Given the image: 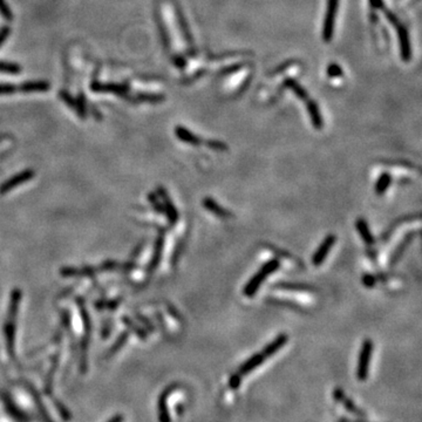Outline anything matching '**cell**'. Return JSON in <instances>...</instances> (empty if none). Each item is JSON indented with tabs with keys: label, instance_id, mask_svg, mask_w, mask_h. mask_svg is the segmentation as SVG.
Listing matches in <instances>:
<instances>
[{
	"label": "cell",
	"instance_id": "31",
	"mask_svg": "<svg viewBox=\"0 0 422 422\" xmlns=\"http://www.w3.org/2000/svg\"><path fill=\"white\" fill-rule=\"evenodd\" d=\"M18 88L11 83H0V95H7L13 94Z\"/></svg>",
	"mask_w": 422,
	"mask_h": 422
},
{
	"label": "cell",
	"instance_id": "2",
	"mask_svg": "<svg viewBox=\"0 0 422 422\" xmlns=\"http://www.w3.org/2000/svg\"><path fill=\"white\" fill-rule=\"evenodd\" d=\"M373 352V342L371 339H365L362 343L360 354H359L358 367H356V379L359 381H366L370 373V364Z\"/></svg>",
	"mask_w": 422,
	"mask_h": 422
},
{
	"label": "cell",
	"instance_id": "8",
	"mask_svg": "<svg viewBox=\"0 0 422 422\" xmlns=\"http://www.w3.org/2000/svg\"><path fill=\"white\" fill-rule=\"evenodd\" d=\"M62 277H93L98 273V269L93 267H65L60 270Z\"/></svg>",
	"mask_w": 422,
	"mask_h": 422
},
{
	"label": "cell",
	"instance_id": "38",
	"mask_svg": "<svg viewBox=\"0 0 422 422\" xmlns=\"http://www.w3.org/2000/svg\"><path fill=\"white\" fill-rule=\"evenodd\" d=\"M120 304V302H118V300H115V302H109V303H106V302H101V303H98V304H96V307H98L99 309H101V308H105V307H109V308H114V307H116V306Z\"/></svg>",
	"mask_w": 422,
	"mask_h": 422
},
{
	"label": "cell",
	"instance_id": "24",
	"mask_svg": "<svg viewBox=\"0 0 422 422\" xmlns=\"http://www.w3.org/2000/svg\"><path fill=\"white\" fill-rule=\"evenodd\" d=\"M122 321H123L124 325H126V326L128 328H130V330L133 331V332H135L137 334V336L140 337V339L146 340L147 334L145 333V331H143L142 328H140L139 326H137V325L135 323H134V321L131 320V319H129L128 317H123V318H122Z\"/></svg>",
	"mask_w": 422,
	"mask_h": 422
},
{
	"label": "cell",
	"instance_id": "15",
	"mask_svg": "<svg viewBox=\"0 0 422 422\" xmlns=\"http://www.w3.org/2000/svg\"><path fill=\"white\" fill-rule=\"evenodd\" d=\"M175 135L180 139L182 142L188 143V145L192 146H199L202 143V140L198 136H196L195 134H192V131L188 130L184 127H176L175 128Z\"/></svg>",
	"mask_w": 422,
	"mask_h": 422
},
{
	"label": "cell",
	"instance_id": "7",
	"mask_svg": "<svg viewBox=\"0 0 422 422\" xmlns=\"http://www.w3.org/2000/svg\"><path fill=\"white\" fill-rule=\"evenodd\" d=\"M157 193H158V198L162 201V204H163L164 208V214L167 216L169 223L171 225H175L177 223L178 221V211L177 209L175 208L174 203L171 202L170 197L168 196L167 192H165V189L163 187H157Z\"/></svg>",
	"mask_w": 422,
	"mask_h": 422
},
{
	"label": "cell",
	"instance_id": "43",
	"mask_svg": "<svg viewBox=\"0 0 422 422\" xmlns=\"http://www.w3.org/2000/svg\"><path fill=\"white\" fill-rule=\"evenodd\" d=\"M338 422H339V421H338Z\"/></svg>",
	"mask_w": 422,
	"mask_h": 422
},
{
	"label": "cell",
	"instance_id": "36",
	"mask_svg": "<svg viewBox=\"0 0 422 422\" xmlns=\"http://www.w3.org/2000/svg\"><path fill=\"white\" fill-rule=\"evenodd\" d=\"M137 318H139V320L143 324V326H145L147 330L150 331V332H154V326H153V324L150 323V319H147L146 317H143L142 314H139V313H137Z\"/></svg>",
	"mask_w": 422,
	"mask_h": 422
},
{
	"label": "cell",
	"instance_id": "32",
	"mask_svg": "<svg viewBox=\"0 0 422 422\" xmlns=\"http://www.w3.org/2000/svg\"><path fill=\"white\" fill-rule=\"evenodd\" d=\"M240 383H242V375H239L238 373H234L231 375L230 380H229V384H230V388L231 389H237L240 386Z\"/></svg>",
	"mask_w": 422,
	"mask_h": 422
},
{
	"label": "cell",
	"instance_id": "39",
	"mask_svg": "<svg viewBox=\"0 0 422 422\" xmlns=\"http://www.w3.org/2000/svg\"><path fill=\"white\" fill-rule=\"evenodd\" d=\"M9 33H11V30H9V27H7V26L2 27L1 30H0V46H1L2 43H4V41L6 40V38L8 37Z\"/></svg>",
	"mask_w": 422,
	"mask_h": 422
},
{
	"label": "cell",
	"instance_id": "4",
	"mask_svg": "<svg viewBox=\"0 0 422 422\" xmlns=\"http://www.w3.org/2000/svg\"><path fill=\"white\" fill-rule=\"evenodd\" d=\"M388 19L392 21L393 24H395L396 30H398V36H399V41H400V51H401V58L402 60L408 61L411 58V43H409L408 39V33L405 26L398 23L396 18L393 14H388Z\"/></svg>",
	"mask_w": 422,
	"mask_h": 422
},
{
	"label": "cell",
	"instance_id": "26",
	"mask_svg": "<svg viewBox=\"0 0 422 422\" xmlns=\"http://www.w3.org/2000/svg\"><path fill=\"white\" fill-rule=\"evenodd\" d=\"M148 201L150 204L153 205V209L157 212V214H164V208L163 204H162L161 201H159V198L157 197V195H155V193H148Z\"/></svg>",
	"mask_w": 422,
	"mask_h": 422
},
{
	"label": "cell",
	"instance_id": "22",
	"mask_svg": "<svg viewBox=\"0 0 422 422\" xmlns=\"http://www.w3.org/2000/svg\"><path fill=\"white\" fill-rule=\"evenodd\" d=\"M307 108H308V114H309V116H311L312 124H313V127L315 128V129H321V128H323V118H321V115H320V112H319L318 106L315 105L313 101H308Z\"/></svg>",
	"mask_w": 422,
	"mask_h": 422
},
{
	"label": "cell",
	"instance_id": "9",
	"mask_svg": "<svg viewBox=\"0 0 422 422\" xmlns=\"http://www.w3.org/2000/svg\"><path fill=\"white\" fill-rule=\"evenodd\" d=\"M202 204L204 206V209L210 211L211 214H214L215 216H217V217L222 218V220H227V218H231L233 216L230 211H228L227 209L221 206V204H218L211 197H205V198L203 199Z\"/></svg>",
	"mask_w": 422,
	"mask_h": 422
},
{
	"label": "cell",
	"instance_id": "34",
	"mask_svg": "<svg viewBox=\"0 0 422 422\" xmlns=\"http://www.w3.org/2000/svg\"><path fill=\"white\" fill-rule=\"evenodd\" d=\"M0 13L2 14V17H4L6 20H8V21L12 20L11 9L7 7V5L5 4L4 0H0Z\"/></svg>",
	"mask_w": 422,
	"mask_h": 422
},
{
	"label": "cell",
	"instance_id": "37",
	"mask_svg": "<svg viewBox=\"0 0 422 422\" xmlns=\"http://www.w3.org/2000/svg\"><path fill=\"white\" fill-rule=\"evenodd\" d=\"M344 396H345V392H344V389L342 387H336L333 390V399L336 402H340L343 400Z\"/></svg>",
	"mask_w": 422,
	"mask_h": 422
},
{
	"label": "cell",
	"instance_id": "25",
	"mask_svg": "<svg viewBox=\"0 0 422 422\" xmlns=\"http://www.w3.org/2000/svg\"><path fill=\"white\" fill-rule=\"evenodd\" d=\"M285 84H286L287 87H289L290 89H292V90H293V93H295L296 95L298 96V98L303 99V100H305V99H306V96H307V94H306L305 90L303 89V87L300 86V84L297 83L296 81H293V80H286Z\"/></svg>",
	"mask_w": 422,
	"mask_h": 422
},
{
	"label": "cell",
	"instance_id": "33",
	"mask_svg": "<svg viewBox=\"0 0 422 422\" xmlns=\"http://www.w3.org/2000/svg\"><path fill=\"white\" fill-rule=\"evenodd\" d=\"M208 146L210 147L211 149L214 150H218V152H224V150L228 149V147L225 143L221 142V141H215V140H210L208 142Z\"/></svg>",
	"mask_w": 422,
	"mask_h": 422
},
{
	"label": "cell",
	"instance_id": "30",
	"mask_svg": "<svg viewBox=\"0 0 422 422\" xmlns=\"http://www.w3.org/2000/svg\"><path fill=\"white\" fill-rule=\"evenodd\" d=\"M362 281V285L365 287H368V289H372L375 285V283H377V279H375V277L373 274L371 273H364V276L361 278Z\"/></svg>",
	"mask_w": 422,
	"mask_h": 422
},
{
	"label": "cell",
	"instance_id": "42",
	"mask_svg": "<svg viewBox=\"0 0 422 422\" xmlns=\"http://www.w3.org/2000/svg\"><path fill=\"white\" fill-rule=\"evenodd\" d=\"M339 422H365L362 420H351V419H347V418H342L339 420Z\"/></svg>",
	"mask_w": 422,
	"mask_h": 422
},
{
	"label": "cell",
	"instance_id": "18",
	"mask_svg": "<svg viewBox=\"0 0 422 422\" xmlns=\"http://www.w3.org/2000/svg\"><path fill=\"white\" fill-rule=\"evenodd\" d=\"M24 93L28 92H45L49 89V83L46 81H27L18 88Z\"/></svg>",
	"mask_w": 422,
	"mask_h": 422
},
{
	"label": "cell",
	"instance_id": "20",
	"mask_svg": "<svg viewBox=\"0 0 422 422\" xmlns=\"http://www.w3.org/2000/svg\"><path fill=\"white\" fill-rule=\"evenodd\" d=\"M273 287L285 291H295V292H314L315 291L312 286L299 283H278Z\"/></svg>",
	"mask_w": 422,
	"mask_h": 422
},
{
	"label": "cell",
	"instance_id": "19",
	"mask_svg": "<svg viewBox=\"0 0 422 422\" xmlns=\"http://www.w3.org/2000/svg\"><path fill=\"white\" fill-rule=\"evenodd\" d=\"M60 98L64 100V101L67 103L71 108H73L74 111H77V115H79L80 117H86V109H84L82 102L75 101L73 96H71L70 93L65 92V90H61L60 92Z\"/></svg>",
	"mask_w": 422,
	"mask_h": 422
},
{
	"label": "cell",
	"instance_id": "6",
	"mask_svg": "<svg viewBox=\"0 0 422 422\" xmlns=\"http://www.w3.org/2000/svg\"><path fill=\"white\" fill-rule=\"evenodd\" d=\"M33 177L34 171L31 170V169H27V170L23 171V173L17 174L15 176L9 178L8 181H6L5 183H2L1 186H0V195H5V193L12 192V190L15 189L18 186L24 184L25 182H28V181L32 180Z\"/></svg>",
	"mask_w": 422,
	"mask_h": 422
},
{
	"label": "cell",
	"instance_id": "14",
	"mask_svg": "<svg viewBox=\"0 0 422 422\" xmlns=\"http://www.w3.org/2000/svg\"><path fill=\"white\" fill-rule=\"evenodd\" d=\"M94 92H109L115 93L117 95H126L128 87L126 84H116V83H99L94 82L90 86Z\"/></svg>",
	"mask_w": 422,
	"mask_h": 422
},
{
	"label": "cell",
	"instance_id": "1",
	"mask_svg": "<svg viewBox=\"0 0 422 422\" xmlns=\"http://www.w3.org/2000/svg\"><path fill=\"white\" fill-rule=\"evenodd\" d=\"M279 268H280V262L279 259L277 258L270 259V261H268L265 264H263L262 267L259 268L257 273L250 278V280L246 283V285L244 286L243 295L246 297L255 296L262 284L264 283V280L267 279L270 274L274 273V272H276Z\"/></svg>",
	"mask_w": 422,
	"mask_h": 422
},
{
	"label": "cell",
	"instance_id": "23",
	"mask_svg": "<svg viewBox=\"0 0 422 422\" xmlns=\"http://www.w3.org/2000/svg\"><path fill=\"white\" fill-rule=\"evenodd\" d=\"M340 403H343L344 408H345L347 412H349V413H352V414H354L356 418H359V419H366V417H367V415H366V413L364 411H361V409L359 408V407H356L355 403L353 402L352 399H349L348 396H346V395L344 396L342 401H340Z\"/></svg>",
	"mask_w": 422,
	"mask_h": 422
},
{
	"label": "cell",
	"instance_id": "29",
	"mask_svg": "<svg viewBox=\"0 0 422 422\" xmlns=\"http://www.w3.org/2000/svg\"><path fill=\"white\" fill-rule=\"evenodd\" d=\"M121 267H122V265L118 264L117 262L107 261V262L103 263L101 267L98 268V272H101V271H113V270H116V269L121 268Z\"/></svg>",
	"mask_w": 422,
	"mask_h": 422
},
{
	"label": "cell",
	"instance_id": "17",
	"mask_svg": "<svg viewBox=\"0 0 422 422\" xmlns=\"http://www.w3.org/2000/svg\"><path fill=\"white\" fill-rule=\"evenodd\" d=\"M177 388V384H173V386L168 387L167 389L162 393L161 398H159V413H161V421L162 422H170V417H169V413L167 409V398L169 394L173 392L174 389Z\"/></svg>",
	"mask_w": 422,
	"mask_h": 422
},
{
	"label": "cell",
	"instance_id": "35",
	"mask_svg": "<svg viewBox=\"0 0 422 422\" xmlns=\"http://www.w3.org/2000/svg\"><path fill=\"white\" fill-rule=\"evenodd\" d=\"M140 100H145V101H161L164 99V96L162 95H150V94H140L139 95Z\"/></svg>",
	"mask_w": 422,
	"mask_h": 422
},
{
	"label": "cell",
	"instance_id": "3",
	"mask_svg": "<svg viewBox=\"0 0 422 422\" xmlns=\"http://www.w3.org/2000/svg\"><path fill=\"white\" fill-rule=\"evenodd\" d=\"M338 6H339V0H328L323 30V37L326 42L331 41V39H332L334 30V19H336Z\"/></svg>",
	"mask_w": 422,
	"mask_h": 422
},
{
	"label": "cell",
	"instance_id": "28",
	"mask_svg": "<svg viewBox=\"0 0 422 422\" xmlns=\"http://www.w3.org/2000/svg\"><path fill=\"white\" fill-rule=\"evenodd\" d=\"M127 339H128V332H123L121 334L120 337H118V339L116 340V343L114 344V346L112 347V349H111V352H109V355L111 354H114L115 352H117L118 349L121 348L122 346L124 345V344H126V342H127Z\"/></svg>",
	"mask_w": 422,
	"mask_h": 422
},
{
	"label": "cell",
	"instance_id": "5",
	"mask_svg": "<svg viewBox=\"0 0 422 422\" xmlns=\"http://www.w3.org/2000/svg\"><path fill=\"white\" fill-rule=\"evenodd\" d=\"M337 237L334 236L333 233L327 234L326 237H325L323 242H321L320 245L318 246V249L315 250V252L313 253V257H312V263H313L314 267H320L321 264H323L325 259L328 256V253H330L331 249L333 248V245L336 244Z\"/></svg>",
	"mask_w": 422,
	"mask_h": 422
},
{
	"label": "cell",
	"instance_id": "21",
	"mask_svg": "<svg viewBox=\"0 0 422 422\" xmlns=\"http://www.w3.org/2000/svg\"><path fill=\"white\" fill-rule=\"evenodd\" d=\"M390 183H392V175L389 173L381 174L379 178H378L377 183H375V188H374L375 193L379 196L384 195V193L388 190Z\"/></svg>",
	"mask_w": 422,
	"mask_h": 422
},
{
	"label": "cell",
	"instance_id": "13",
	"mask_svg": "<svg viewBox=\"0 0 422 422\" xmlns=\"http://www.w3.org/2000/svg\"><path fill=\"white\" fill-rule=\"evenodd\" d=\"M163 246H164V237L163 234H161V236L157 237V239H156L155 242L154 253H153V257L150 259V263H149L148 274H152L159 265V262H161V257H162V251H163Z\"/></svg>",
	"mask_w": 422,
	"mask_h": 422
},
{
	"label": "cell",
	"instance_id": "16",
	"mask_svg": "<svg viewBox=\"0 0 422 422\" xmlns=\"http://www.w3.org/2000/svg\"><path fill=\"white\" fill-rule=\"evenodd\" d=\"M355 228L356 230H358L359 234H360L361 239L365 242V244H367V245H373L375 242L374 237L371 232L367 222H366L364 218H358V220L355 221Z\"/></svg>",
	"mask_w": 422,
	"mask_h": 422
},
{
	"label": "cell",
	"instance_id": "10",
	"mask_svg": "<svg viewBox=\"0 0 422 422\" xmlns=\"http://www.w3.org/2000/svg\"><path fill=\"white\" fill-rule=\"evenodd\" d=\"M287 342H289V336L285 333H280L279 336L276 337V339H273L271 343H269L268 345L264 347V349L262 351L263 355L268 359L269 356L276 354L279 349H281L286 345Z\"/></svg>",
	"mask_w": 422,
	"mask_h": 422
},
{
	"label": "cell",
	"instance_id": "40",
	"mask_svg": "<svg viewBox=\"0 0 422 422\" xmlns=\"http://www.w3.org/2000/svg\"><path fill=\"white\" fill-rule=\"evenodd\" d=\"M328 73H330V75H332V77H337V74H342V71H340V68H339V66H337V65H332L331 66L330 68H328Z\"/></svg>",
	"mask_w": 422,
	"mask_h": 422
},
{
	"label": "cell",
	"instance_id": "27",
	"mask_svg": "<svg viewBox=\"0 0 422 422\" xmlns=\"http://www.w3.org/2000/svg\"><path fill=\"white\" fill-rule=\"evenodd\" d=\"M21 71V67L17 64H9V62H2L0 61V72H4V73H19Z\"/></svg>",
	"mask_w": 422,
	"mask_h": 422
},
{
	"label": "cell",
	"instance_id": "41",
	"mask_svg": "<svg viewBox=\"0 0 422 422\" xmlns=\"http://www.w3.org/2000/svg\"><path fill=\"white\" fill-rule=\"evenodd\" d=\"M371 5L373 6V7H379L381 5V0H370Z\"/></svg>",
	"mask_w": 422,
	"mask_h": 422
},
{
	"label": "cell",
	"instance_id": "11",
	"mask_svg": "<svg viewBox=\"0 0 422 422\" xmlns=\"http://www.w3.org/2000/svg\"><path fill=\"white\" fill-rule=\"evenodd\" d=\"M265 360H267V358L263 355L262 352L256 353V354L250 356L248 360H246L245 362H243V364L239 366L238 372H237V373H238L239 375H242V377L243 375H246L248 373H250L251 371L256 370V368H257L258 366H261Z\"/></svg>",
	"mask_w": 422,
	"mask_h": 422
},
{
	"label": "cell",
	"instance_id": "12",
	"mask_svg": "<svg viewBox=\"0 0 422 422\" xmlns=\"http://www.w3.org/2000/svg\"><path fill=\"white\" fill-rule=\"evenodd\" d=\"M415 233H418V232H412L411 231V232H408L407 234H406V236L402 238L401 242L399 243V245L396 246L395 250H394L393 253H392V256H390V259H389V267L390 268H393L394 265H396V263L399 262V259L402 257L403 252H405L406 249L408 248L409 243H411L412 239L415 237Z\"/></svg>",
	"mask_w": 422,
	"mask_h": 422
}]
</instances>
